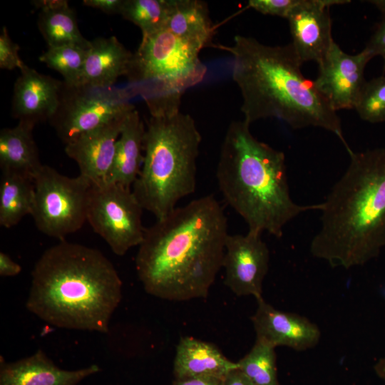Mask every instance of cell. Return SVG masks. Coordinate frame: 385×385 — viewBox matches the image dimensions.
<instances>
[{"instance_id":"cell-11","label":"cell","mask_w":385,"mask_h":385,"mask_svg":"<svg viewBox=\"0 0 385 385\" xmlns=\"http://www.w3.org/2000/svg\"><path fill=\"white\" fill-rule=\"evenodd\" d=\"M269 263L270 251L262 234L248 230L245 235H228L222 268L224 284L234 294L262 298Z\"/></svg>"},{"instance_id":"cell-33","label":"cell","mask_w":385,"mask_h":385,"mask_svg":"<svg viewBox=\"0 0 385 385\" xmlns=\"http://www.w3.org/2000/svg\"><path fill=\"white\" fill-rule=\"evenodd\" d=\"M21 272L20 265L14 262L7 254L0 252V275L1 277H14Z\"/></svg>"},{"instance_id":"cell-31","label":"cell","mask_w":385,"mask_h":385,"mask_svg":"<svg viewBox=\"0 0 385 385\" xmlns=\"http://www.w3.org/2000/svg\"><path fill=\"white\" fill-rule=\"evenodd\" d=\"M369 2L379 10L381 18L365 48L374 57L381 56L385 61V0H372Z\"/></svg>"},{"instance_id":"cell-2","label":"cell","mask_w":385,"mask_h":385,"mask_svg":"<svg viewBox=\"0 0 385 385\" xmlns=\"http://www.w3.org/2000/svg\"><path fill=\"white\" fill-rule=\"evenodd\" d=\"M122 298V282L99 250L60 241L31 271L26 309L59 328L107 333Z\"/></svg>"},{"instance_id":"cell-7","label":"cell","mask_w":385,"mask_h":385,"mask_svg":"<svg viewBox=\"0 0 385 385\" xmlns=\"http://www.w3.org/2000/svg\"><path fill=\"white\" fill-rule=\"evenodd\" d=\"M200 51L165 29L142 37L126 77L128 88L143 98L150 115L180 111L185 91L200 83L207 72Z\"/></svg>"},{"instance_id":"cell-30","label":"cell","mask_w":385,"mask_h":385,"mask_svg":"<svg viewBox=\"0 0 385 385\" xmlns=\"http://www.w3.org/2000/svg\"><path fill=\"white\" fill-rule=\"evenodd\" d=\"M299 0H250L248 6L265 14L287 19Z\"/></svg>"},{"instance_id":"cell-21","label":"cell","mask_w":385,"mask_h":385,"mask_svg":"<svg viewBox=\"0 0 385 385\" xmlns=\"http://www.w3.org/2000/svg\"><path fill=\"white\" fill-rule=\"evenodd\" d=\"M165 29L200 51L215 47V29L207 5L203 1L170 0Z\"/></svg>"},{"instance_id":"cell-5","label":"cell","mask_w":385,"mask_h":385,"mask_svg":"<svg viewBox=\"0 0 385 385\" xmlns=\"http://www.w3.org/2000/svg\"><path fill=\"white\" fill-rule=\"evenodd\" d=\"M250 124L232 121L225 135L216 170L220 192L248 226V230L282 237L299 214L322 204L302 205L290 195L285 155L257 140Z\"/></svg>"},{"instance_id":"cell-32","label":"cell","mask_w":385,"mask_h":385,"mask_svg":"<svg viewBox=\"0 0 385 385\" xmlns=\"http://www.w3.org/2000/svg\"><path fill=\"white\" fill-rule=\"evenodd\" d=\"M123 0H83V4L108 14H120Z\"/></svg>"},{"instance_id":"cell-4","label":"cell","mask_w":385,"mask_h":385,"mask_svg":"<svg viewBox=\"0 0 385 385\" xmlns=\"http://www.w3.org/2000/svg\"><path fill=\"white\" fill-rule=\"evenodd\" d=\"M344 173L322 202L313 257L349 270L385 247V148L352 152Z\"/></svg>"},{"instance_id":"cell-13","label":"cell","mask_w":385,"mask_h":385,"mask_svg":"<svg viewBox=\"0 0 385 385\" xmlns=\"http://www.w3.org/2000/svg\"><path fill=\"white\" fill-rule=\"evenodd\" d=\"M346 0H299L287 17L291 45L301 62L322 60L334 41L332 36V6Z\"/></svg>"},{"instance_id":"cell-8","label":"cell","mask_w":385,"mask_h":385,"mask_svg":"<svg viewBox=\"0 0 385 385\" xmlns=\"http://www.w3.org/2000/svg\"><path fill=\"white\" fill-rule=\"evenodd\" d=\"M31 216L37 229L53 238L65 237L87 222L91 183L84 177L70 178L43 165L34 178Z\"/></svg>"},{"instance_id":"cell-27","label":"cell","mask_w":385,"mask_h":385,"mask_svg":"<svg viewBox=\"0 0 385 385\" xmlns=\"http://www.w3.org/2000/svg\"><path fill=\"white\" fill-rule=\"evenodd\" d=\"M89 46L67 44L48 47L39 56V61L61 73L65 83L78 84L82 77Z\"/></svg>"},{"instance_id":"cell-14","label":"cell","mask_w":385,"mask_h":385,"mask_svg":"<svg viewBox=\"0 0 385 385\" xmlns=\"http://www.w3.org/2000/svg\"><path fill=\"white\" fill-rule=\"evenodd\" d=\"M128 114L83 133L65 145V153L77 163L79 175L92 185L107 183L116 143Z\"/></svg>"},{"instance_id":"cell-1","label":"cell","mask_w":385,"mask_h":385,"mask_svg":"<svg viewBox=\"0 0 385 385\" xmlns=\"http://www.w3.org/2000/svg\"><path fill=\"white\" fill-rule=\"evenodd\" d=\"M227 219L207 195L177 207L145 228L135 269L145 291L184 302L207 297L222 269Z\"/></svg>"},{"instance_id":"cell-12","label":"cell","mask_w":385,"mask_h":385,"mask_svg":"<svg viewBox=\"0 0 385 385\" xmlns=\"http://www.w3.org/2000/svg\"><path fill=\"white\" fill-rule=\"evenodd\" d=\"M374 58L365 47L359 53H345L334 41L322 60L314 81L317 91L336 112L355 108L366 83L364 70Z\"/></svg>"},{"instance_id":"cell-28","label":"cell","mask_w":385,"mask_h":385,"mask_svg":"<svg viewBox=\"0 0 385 385\" xmlns=\"http://www.w3.org/2000/svg\"><path fill=\"white\" fill-rule=\"evenodd\" d=\"M354 109L359 117L369 123L385 122V76L366 81Z\"/></svg>"},{"instance_id":"cell-19","label":"cell","mask_w":385,"mask_h":385,"mask_svg":"<svg viewBox=\"0 0 385 385\" xmlns=\"http://www.w3.org/2000/svg\"><path fill=\"white\" fill-rule=\"evenodd\" d=\"M133 56L114 36L91 41L79 83L113 86L119 77L127 76Z\"/></svg>"},{"instance_id":"cell-15","label":"cell","mask_w":385,"mask_h":385,"mask_svg":"<svg viewBox=\"0 0 385 385\" xmlns=\"http://www.w3.org/2000/svg\"><path fill=\"white\" fill-rule=\"evenodd\" d=\"M251 317L256 339L274 348L284 346L297 351L314 348L319 342L318 326L305 317L277 309L263 297Z\"/></svg>"},{"instance_id":"cell-26","label":"cell","mask_w":385,"mask_h":385,"mask_svg":"<svg viewBox=\"0 0 385 385\" xmlns=\"http://www.w3.org/2000/svg\"><path fill=\"white\" fill-rule=\"evenodd\" d=\"M169 6L170 0H123L120 14L145 37L165 29Z\"/></svg>"},{"instance_id":"cell-23","label":"cell","mask_w":385,"mask_h":385,"mask_svg":"<svg viewBox=\"0 0 385 385\" xmlns=\"http://www.w3.org/2000/svg\"><path fill=\"white\" fill-rule=\"evenodd\" d=\"M31 4L39 10L38 28L48 47L67 44L89 46L78 28L74 10L66 0H34Z\"/></svg>"},{"instance_id":"cell-22","label":"cell","mask_w":385,"mask_h":385,"mask_svg":"<svg viewBox=\"0 0 385 385\" xmlns=\"http://www.w3.org/2000/svg\"><path fill=\"white\" fill-rule=\"evenodd\" d=\"M34 126L19 121L13 128L0 131L1 173H14L34 180L43 166L33 136Z\"/></svg>"},{"instance_id":"cell-17","label":"cell","mask_w":385,"mask_h":385,"mask_svg":"<svg viewBox=\"0 0 385 385\" xmlns=\"http://www.w3.org/2000/svg\"><path fill=\"white\" fill-rule=\"evenodd\" d=\"M99 371L96 364L76 370L61 369L38 349L13 362H7L1 356L0 385H78Z\"/></svg>"},{"instance_id":"cell-35","label":"cell","mask_w":385,"mask_h":385,"mask_svg":"<svg viewBox=\"0 0 385 385\" xmlns=\"http://www.w3.org/2000/svg\"><path fill=\"white\" fill-rule=\"evenodd\" d=\"M222 385H254L248 378L238 369L231 371L222 379Z\"/></svg>"},{"instance_id":"cell-10","label":"cell","mask_w":385,"mask_h":385,"mask_svg":"<svg viewBox=\"0 0 385 385\" xmlns=\"http://www.w3.org/2000/svg\"><path fill=\"white\" fill-rule=\"evenodd\" d=\"M143 211L132 188L108 183L91 186L87 222L116 255L123 256L142 242Z\"/></svg>"},{"instance_id":"cell-6","label":"cell","mask_w":385,"mask_h":385,"mask_svg":"<svg viewBox=\"0 0 385 385\" xmlns=\"http://www.w3.org/2000/svg\"><path fill=\"white\" fill-rule=\"evenodd\" d=\"M202 137L189 114L150 115L144 137V160L132 186L137 200L156 220L192 194Z\"/></svg>"},{"instance_id":"cell-16","label":"cell","mask_w":385,"mask_h":385,"mask_svg":"<svg viewBox=\"0 0 385 385\" xmlns=\"http://www.w3.org/2000/svg\"><path fill=\"white\" fill-rule=\"evenodd\" d=\"M20 71L14 86L12 116L34 127L49 121L58 109L63 81L42 74L26 64Z\"/></svg>"},{"instance_id":"cell-9","label":"cell","mask_w":385,"mask_h":385,"mask_svg":"<svg viewBox=\"0 0 385 385\" xmlns=\"http://www.w3.org/2000/svg\"><path fill=\"white\" fill-rule=\"evenodd\" d=\"M128 88L68 85L63 81L58 109L48 121L65 144L135 109Z\"/></svg>"},{"instance_id":"cell-18","label":"cell","mask_w":385,"mask_h":385,"mask_svg":"<svg viewBox=\"0 0 385 385\" xmlns=\"http://www.w3.org/2000/svg\"><path fill=\"white\" fill-rule=\"evenodd\" d=\"M238 368L215 344L190 337L178 342L173 363L175 379L214 376L223 379Z\"/></svg>"},{"instance_id":"cell-20","label":"cell","mask_w":385,"mask_h":385,"mask_svg":"<svg viewBox=\"0 0 385 385\" xmlns=\"http://www.w3.org/2000/svg\"><path fill=\"white\" fill-rule=\"evenodd\" d=\"M145 133V127L138 111H131L125 119L117 140L107 183L132 188L144 160Z\"/></svg>"},{"instance_id":"cell-36","label":"cell","mask_w":385,"mask_h":385,"mask_svg":"<svg viewBox=\"0 0 385 385\" xmlns=\"http://www.w3.org/2000/svg\"><path fill=\"white\" fill-rule=\"evenodd\" d=\"M374 371L379 378L385 381V356L375 363Z\"/></svg>"},{"instance_id":"cell-3","label":"cell","mask_w":385,"mask_h":385,"mask_svg":"<svg viewBox=\"0 0 385 385\" xmlns=\"http://www.w3.org/2000/svg\"><path fill=\"white\" fill-rule=\"evenodd\" d=\"M233 56L232 79L242 98L241 111L248 124L275 118L294 129L318 127L332 132L349 155L337 112L304 77L302 63L291 43L265 45L250 36L237 35L232 46L217 45Z\"/></svg>"},{"instance_id":"cell-34","label":"cell","mask_w":385,"mask_h":385,"mask_svg":"<svg viewBox=\"0 0 385 385\" xmlns=\"http://www.w3.org/2000/svg\"><path fill=\"white\" fill-rule=\"evenodd\" d=\"M222 379L214 376L175 379L173 385H222Z\"/></svg>"},{"instance_id":"cell-25","label":"cell","mask_w":385,"mask_h":385,"mask_svg":"<svg viewBox=\"0 0 385 385\" xmlns=\"http://www.w3.org/2000/svg\"><path fill=\"white\" fill-rule=\"evenodd\" d=\"M275 348L256 339L250 351L237 364L254 385H280L276 363Z\"/></svg>"},{"instance_id":"cell-29","label":"cell","mask_w":385,"mask_h":385,"mask_svg":"<svg viewBox=\"0 0 385 385\" xmlns=\"http://www.w3.org/2000/svg\"><path fill=\"white\" fill-rule=\"evenodd\" d=\"M19 46L11 40L6 27L4 26L0 35V68L9 71L21 70L25 63L19 55Z\"/></svg>"},{"instance_id":"cell-24","label":"cell","mask_w":385,"mask_h":385,"mask_svg":"<svg viewBox=\"0 0 385 385\" xmlns=\"http://www.w3.org/2000/svg\"><path fill=\"white\" fill-rule=\"evenodd\" d=\"M34 200V180L19 174L1 173L0 225L11 228L31 215Z\"/></svg>"}]
</instances>
